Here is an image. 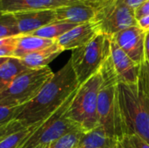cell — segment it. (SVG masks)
Wrapping results in <instances>:
<instances>
[{"mask_svg":"<svg viewBox=\"0 0 149 148\" xmlns=\"http://www.w3.org/2000/svg\"><path fill=\"white\" fill-rule=\"evenodd\" d=\"M111 37L98 33L88 44L72 50L70 61L79 85L100 70L110 57Z\"/></svg>","mask_w":149,"mask_h":148,"instance_id":"cell-5","label":"cell"},{"mask_svg":"<svg viewBox=\"0 0 149 148\" xmlns=\"http://www.w3.org/2000/svg\"><path fill=\"white\" fill-rule=\"evenodd\" d=\"M18 36L0 39V58L13 57V53L16 50Z\"/></svg>","mask_w":149,"mask_h":148,"instance_id":"cell-25","label":"cell"},{"mask_svg":"<svg viewBox=\"0 0 149 148\" xmlns=\"http://www.w3.org/2000/svg\"><path fill=\"white\" fill-rule=\"evenodd\" d=\"M28 69L23 65L19 58H9L0 66V93L3 92L12 81Z\"/></svg>","mask_w":149,"mask_h":148,"instance_id":"cell-18","label":"cell"},{"mask_svg":"<svg viewBox=\"0 0 149 148\" xmlns=\"http://www.w3.org/2000/svg\"><path fill=\"white\" fill-rule=\"evenodd\" d=\"M75 148H116V140L108 137L104 128L98 126L85 133Z\"/></svg>","mask_w":149,"mask_h":148,"instance_id":"cell-17","label":"cell"},{"mask_svg":"<svg viewBox=\"0 0 149 148\" xmlns=\"http://www.w3.org/2000/svg\"><path fill=\"white\" fill-rule=\"evenodd\" d=\"M144 62L149 63V31L146 32L144 41Z\"/></svg>","mask_w":149,"mask_h":148,"instance_id":"cell-29","label":"cell"},{"mask_svg":"<svg viewBox=\"0 0 149 148\" xmlns=\"http://www.w3.org/2000/svg\"><path fill=\"white\" fill-rule=\"evenodd\" d=\"M24 106H9L0 104V126L16 120Z\"/></svg>","mask_w":149,"mask_h":148,"instance_id":"cell-24","label":"cell"},{"mask_svg":"<svg viewBox=\"0 0 149 148\" xmlns=\"http://www.w3.org/2000/svg\"><path fill=\"white\" fill-rule=\"evenodd\" d=\"M100 0H0V13H18L44 10H56L75 3Z\"/></svg>","mask_w":149,"mask_h":148,"instance_id":"cell-9","label":"cell"},{"mask_svg":"<svg viewBox=\"0 0 149 148\" xmlns=\"http://www.w3.org/2000/svg\"><path fill=\"white\" fill-rule=\"evenodd\" d=\"M21 35L16 17L11 13H0V39Z\"/></svg>","mask_w":149,"mask_h":148,"instance_id":"cell-21","label":"cell"},{"mask_svg":"<svg viewBox=\"0 0 149 148\" xmlns=\"http://www.w3.org/2000/svg\"><path fill=\"white\" fill-rule=\"evenodd\" d=\"M105 0L75 3L58 8L55 10L57 21L81 24L93 22L97 10Z\"/></svg>","mask_w":149,"mask_h":148,"instance_id":"cell-12","label":"cell"},{"mask_svg":"<svg viewBox=\"0 0 149 148\" xmlns=\"http://www.w3.org/2000/svg\"><path fill=\"white\" fill-rule=\"evenodd\" d=\"M101 81L102 76L100 70L79 85L72 104L65 113V116L77 124L84 133L92 131L99 126L97 102Z\"/></svg>","mask_w":149,"mask_h":148,"instance_id":"cell-4","label":"cell"},{"mask_svg":"<svg viewBox=\"0 0 149 148\" xmlns=\"http://www.w3.org/2000/svg\"><path fill=\"white\" fill-rule=\"evenodd\" d=\"M23 128H24V127L17 120H14L11 122H10L4 126H0V141H2L7 136L10 135V134L23 129Z\"/></svg>","mask_w":149,"mask_h":148,"instance_id":"cell-26","label":"cell"},{"mask_svg":"<svg viewBox=\"0 0 149 148\" xmlns=\"http://www.w3.org/2000/svg\"><path fill=\"white\" fill-rule=\"evenodd\" d=\"M79 85L71 61L68 60L60 70L53 74L37 97L24 105L16 120L24 127L45 121L66 101Z\"/></svg>","mask_w":149,"mask_h":148,"instance_id":"cell-2","label":"cell"},{"mask_svg":"<svg viewBox=\"0 0 149 148\" xmlns=\"http://www.w3.org/2000/svg\"><path fill=\"white\" fill-rule=\"evenodd\" d=\"M120 1H121L122 3H124L127 6L135 10L137 7H139L141 3H143L147 0H120Z\"/></svg>","mask_w":149,"mask_h":148,"instance_id":"cell-30","label":"cell"},{"mask_svg":"<svg viewBox=\"0 0 149 148\" xmlns=\"http://www.w3.org/2000/svg\"><path fill=\"white\" fill-rule=\"evenodd\" d=\"M8 58H0V66H1Z\"/></svg>","mask_w":149,"mask_h":148,"instance_id":"cell-31","label":"cell"},{"mask_svg":"<svg viewBox=\"0 0 149 148\" xmlns=\"http://www.w3.org/2000/svg\"><path fill=\"white\" fill-rule=\"evenodd\" d=\"M21 35L31 34L38 29L57 21L54 10L24 11L14 13Z\"/></svg>","mask_w":149,"mask_h":148,"instance_id":"cell-14","label":"cell"},{"mask_svg":"<svg viewBox=\"0 0 149 148\" xmlns=\"http://www.w3.org/2000/svg\"><path fill=\"white\" fill-rule=\"evenodd\" d=\"M63 51L64 50L55 41L52 45L28 54L19 59L27 69H38L48 66V65Z\"/></svg>","mask_w":149,"mask_h":148,"instance_id":"cell-15","label":"cell"},{"mask_svg":"<svg viewBox=\"0 0 149 148\" xmlns=\"http://www.w3.org/2000/svg\"><path fill=\"white\" fill-rule=\"evenodd\" d=\"M76 24H72L68 22H63V21H55L53 23H51L38 31L31 33L30 35L52 39V40H57L59 37L66 33L68 31L72 29L73 27L77 26Z\"/></svg>","mask_w":149,"mask_h":148,"instance_id":"cell-19","label":"cell"},{"mask_svg":"<svg viewBox=\"0 0 149 148\" xmlns=\"http://www.w3.org/2000/svg\"><path fill=\"white\" fill-rule=\"evenodd\" d=\"M134 10H135V17L137 20L145 16L149 15V0L145 1L139 7H137Z\"/></svg>","mask_w":149,"mask_h":148,"instance_id":"cell-27","label":"cell"},{"mask_svg":"<svg viewBox=\"0 0 149 148\" xmlns=\"http://www.w3.org/2000/svg\"><path fill=\"white\" fill-rule=\"evenodd\" d=\"M117 140L137 134L149 143V70L144 62L134 84L118 82Z\"/></svg>","mask_w":149,"mask_h":148,"instance_id":"cell-1","label":"cell"},{"mask_svg":"<svg viewBox=\"0 0 149 148\" xmlns=\"http://www.w3.org/2000/svg\"><path fill=\"white\" fill-rule=\"evenodd\" d=\"M147 64V65H148V70H149V63H146Z\"/></svg>","mask_w":149,"mask_h":148,"instance_id":"cell-32","label":"cell"},{"mask_svg":"<svg viewBox=\"0 0 149 148\" xmlns=\"http://www.w3.org/2000/svg\"><path fill=\"white\" fill-rule=\"evenodd\" d=\"M146 32L138 25L123 30L113 38L116 44L137 65L144 63V41Z\"/></svg>","mask_w":149,"mask_h":148,"instance_id":"cell-10","label":"cell"},{"mask_svg":"<svg viewBox=\"0 0 149 148\" xmlns=\"http://www.w3.org/2000/svg\"><path fill=\"white\" fill-rule=\"evenodd\" d=\"M54 43L55 40L47 39L30 34L19 35L17 37V46L13 53V58H22L28 54L46 48Z\"/></svg>","mask_w":149,"mask_h":148,"instance_id":"cell-16","label":"cell"},{"mask_svg":"<svg viewBox=\"0 0 149 148\" xmlns=\"http://www.w3.org/2000/svg\"><path fill=\"white\" fill-rule=\"evenodd\" d=\"M116 148H149V143L137 134H125L116 140Z\"/></svg>","mask_w":149,"mask_h":148,"instance_id":"cell-23","label":"cell"},{"mask_svg":"<svg viewBox=\"0 0 149 148\" xmlns=\"http://www.w3.org/2000/svg\"><path fill=\"white\" fill-rule=\"evenodd\" d=\"M78 89L55 113L35 128L20 148H42L72 131L80 129L77 124L65 116Z\"/></svg>","mask_w":149,"mask_h":148,"instance_id":"cell-7","label":"cell"},{"mask_svg":"<svg viewBox=\"0 0 149 148\" xmlns=\"http://www.w3.org/2000/svg\"><path fill=\"white\" fill-rule=\"evenodd\" d=\"M53 74L49 66L38 69H28L18 75L0 93V104L9 106L26 105L37 97Z\"/></svg>","mask_w":149,"mask_h":148,"instance_id":"cell-6","label":"cell"},{"mask_svg":"<svg viewBox=\"0 0 149 148\" xmlns=\"http://www.w3.org/2000/svg\"><path fill=\"white\" fill-rule=\"evenodd\" d=\"M137 25L141 28L145 32L149 31V15L145 16L137 20Z\"/></svg>","mask_w":149,"mask_h":148,"instance_id":"cell-28","label":"cell"},{"mask_svg":"<svg viewBox=\"0 0 149 148\" xmlns=\"http://www.w3.org/2000/svg\"><path fill=\"white\" fill-rule=\"evenodd\" d=\"M100 72L102 81L98 93V124L104 128L108 137L117 140V85L119 80L110 57L100 68Z\"/></svg>","mask_w":149,"mask_h":148,"instance_id":"cell-3","label":"cell"},{"mask_svg":"<svg viewBox=\"0 0 149 148\" xmlns=\"http://www.w3.org/2000/svg\"><path fill=\"white\" fill-rule=\"evenodd\" d=\"M84 133L80 129L72 131L42 148H75Z\"/></svg>","mask_w":149,"mask_h":148,"instance_id":"cell-22","label":"cell"},{"mask_svg":"<svg viewBox=\"0 0 149 148\" xmlns=\"http://www.w3.org/2000/svg\"><path fill=\"white\" fill-rule=\"evenodd\" d=\"M110 58L119 82L134 84L138 80L141 65L134 63L111 38Z\"/></svg>","mask_w":149,"mask_h":148,"instance_id":"cell-11","label":"cell"},{"mask_svg":"<svg viewBox=\"0 0 149 148\" xmlns=\"http://www.w3.org/2000/svg\"><path fill=\"white\" fill-rule=\"evenodd\" d=\"M98 33L99 31L95 23L81 24L59 37L56 42L64 51H72L88 44Z\"/></svg>","mask_w":149,"mask_h":148,"instance_id":"cell-13","label":"cell"},{"mask_svg":"<svg viewBox=\"0 0 149 148\" xmlns=\"http://www.w3.org/2000/svg\"><path fill=\"white\" fill-rule=\"evenodd\" d=\"M93 22L96 24L99 33L108 37L137 25L134 9L120 0H105L98 8Z\"/></svg>","mask_w":149,"mask_h":148,"instance_id":"cell-8","label":"cell"},{"mask_svg":"<svg viewBox=\"0 0 149 148\" xmlns=\"http://www.w3.org/2000/svg\"><path fill=\"white\" fill-rule=\"evenodd\" d=\"M39 124L40 123H38L31 126L24 127L7 136L2 141H0V148H20Z\"/></svg>","mask_w":149,"mask_h":148,"instance_id":"cell-20","label":"cell"}]
</instances>
